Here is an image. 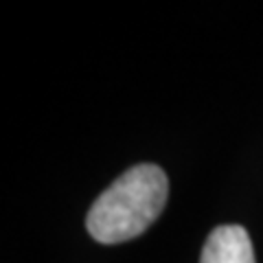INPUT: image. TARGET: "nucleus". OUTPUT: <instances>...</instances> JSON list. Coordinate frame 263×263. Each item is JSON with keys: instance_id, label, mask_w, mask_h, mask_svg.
I'll use <instances>...</instances> for the list:
<instances>
[{"instance_id": "obj_1", "label": "nucleus", "mask_w": 263, "mask_h": 263, "mask_svg": "<svg viewBox=\"0 0 263 263\" xmlns=\"http://www.w3.org/2000/svg\"><path fill=\"white\" fill-rule=\"evenodd\" d=\"M169 195L167 176L156 164H136L105 189L90 206L86 226L99 243H123L149 228Z\"/></svg>"}, {"instance_id": "obj_2", "label": "nucleus", "mask_w": 263, "mask_h": 263, "mask_svg": "<svg viewBox=\"0 0 263 263\" xmlns=\"http://www.w3.org/2000/svg\"><path fill=\"white\" fill-rule=\"evenodd\" d=\"M200 263H257L246 228L228 224L209 235Z\"/></svg>"}]
</instances>
